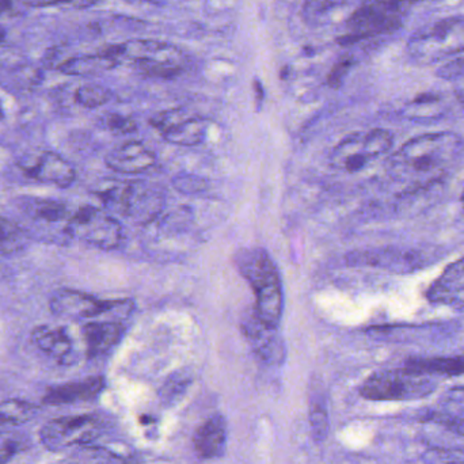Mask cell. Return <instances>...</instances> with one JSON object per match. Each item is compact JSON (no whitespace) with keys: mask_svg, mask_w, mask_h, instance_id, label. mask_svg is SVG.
<instances>
[{"mask_svg":"<svg viewBox=\"0 0 464 464\" xmlns=\"http://www.w3.org/2000/svg\"><path fill=\"white\" fill-rule=\"evenodd\" d=\"M242 333L251 351L267 365H281L285 360L286 349L278 329L267 326L256 316V311L246 314L242 319Z\"/></svg>","mask_w":464,"mask_h":464,"instance_id":"11","label":"cell"},{"mask_svg":"<svg viewBox=\"0 0 464 464\" xmlns=\"http://www.w3.org/2000/svg\"><path fill=\"white\" fill-rule=\"evenodd\" d=\"M406 370L427 376L464 375V356L419 357L405 362Z\"/></svg>","mask_w":464,"mask_h":464,"instance_id":"22","label":"cell"},{"mask_svg":"<svg viewBox=\"0 0 464 464\" xmlns=\"http://www.w3.org/2000/svg\"><path fill=\"white\" fill-rule=\"evenodd\" d=\"M311 428H313L314 435L318 436L319 439L326 436L327 428V414L322 406H313L311 408Z\"/></svg>","mask_w":464,"mask_h":464,"instance_id":"35","label":"cell"},{"mask_svg":"<svg viewBox=\"0 0 464 464\" xmlns=\"http://www.w3.org/2000/svg\"><path fill=\"white\" fill-rule=\"evenodd\" d=\"M100 435V422L92 416L52 420L40 430L41 444L51 452H63L92 443Z\"/></svg>","mask_w":464,"mask_h":464,"instance_id":"10","label":"cell"},{"mask_svg":"<svg viewBox=\"0 0 464 464\" xmlns=\"http://www.w3.org/2000/svg\"><path fill=\"white\" fill-rule=\"evenodd\" d=\"M120 63L109 53L108 49H101L97 53L70 57L59 65V70L70 76H94L108 72L119 67Z\"/></svg>","mask_w":464,"mask_h":464,"instance_id":"20","label":"cell"},{"mask_svg":"<svg viewBox=\"0 0 464 464\" xmlns=\"http://www.w3.org/2000/svg\"><path fill=\"white\" fill-rule=\"evenodd\" d=\"M188 116H189V113L184 111V109H171V111H160V113L152 116L151 120H150V124H151L155 130H160V135H163V133L176 127L179 121H182V120Z\"/></svg>","mask_w":464,"mask_h":464,"instance_id":"29","label":"cell"},{"mask_svg":"<svg viewBox=\"0 0 464 464\" xmlns=\"http://www.w3.org/2000/svg\"><path fill=\"white\" fill-rule=\"evenodd\" d=\"M98 0H26L32 7H52V5H65V7L89 8L97 5Z\"/></svg>","mask_w":464,"mask_h":464,"instance_id":"34","label":"cell"},{"mask_svg":"<svg viewBox=\"0 0 464 464\" xmlns=\"http://www.w3.org/2000/svg\"><path fill=\"white\" fill-rule=\"evenodd\" d=\"M132 300H102L76 289L62 288L49 300L51 313L57 318L94 319L111 313L128 315L133 310Z\"/></svg>","mask_w":464,"mask_h":464,"instance_id":"9","label":"cell"},{"mask_svg":"<svg viewBox=\"0 0 464 464\" xmlns=\"http://www.w3.org/2000/svg\"><path fill=\"white\" fill-rule=\"evenodd\" d=\"M395 2L400 3V5H402L403 7H405V5H409V3L424 2V0H395Z\"/></svg>","mask_w":464,"mask_h":464,"instance_id":"40","label":"cell"},{"mask_svg":"<svg viewBox=\"0 0 464 464\" xmlns=\"http://www.w3.org/2000/svg\"><path fill=\"white\" fill-rule=\"evenodd\" d=\"M111 98H113V92L101 84H83L75 92L76 103L86 109L101 108Z\"/></svg>","mask_w":464,"mask_h":464,"instance_id":"28","label":"cell"},{"mask_svg":"<svg viewBox=\"0 0 464 464\" xmlns=\"http://www.w3.org/2000/svg\"><path fill=\"white\" fill-rule=\"evenodd\" d=\"M132 2L152 3V5H158L160 0H132Z\"/></svg>","mask_w":464,"mask_h":464,"instance_id":"42","label":"cell"},{"mask_svg":"<svg viewBox=\"0 0 464 464\" xmlns=\"http://www.w3.org/2000/svg\"><path fill=\"white\" fill-rule=\"evenodd\" d=\"M234 262L256 294V316L267 326L278 329L283 318L284 294L272 256L262 247H245L235 254Z\"/></svg>","mask_w":464,"mask_h":464,"instance_id":"2","label":"cell"},{"mask_svg":"<svg viewBox=\"0 0 464 464\" xmlns=\"http://www.w3.org/2000/svg\"><path fill=\"white\" fill-rule=\"evenodd\" d=\"M430 302L464 308V258L452 262L427 292Z\"/></svg>","mask_w":464,"mask_h":464,"instance_id":"14","label":"cell"},{"mask_svg":"<svg viewBox=\"0 0 464 464\" xmlns=\"http://www.w3.org/2000/svg\"><path fill=\"white\" fill-rule=\"evenodd\" d=\"M105 387L102 378H87L83 381L70 382L51 387L44 395L45 405H70V403L84 402L94 400Z\"/></svg>","mask_w":464,"mask_h":464,"instance_id":"19","label":"cell"},{"mask_svg":"<svg viewBox=\"0 0 464 464\" xmlns=\"http://www.w3.org/2000/svg\"><path fill=\"white\" fill-rule=\"evenodd\" d=\"M463 147L457 133L417 136L392 155L390 176L408 193L432 187L454 169Z\"/></svg>","mask_w":464,"mask_h":464,"instance_id":"1","label":"cell"},{"mask_svg":"<svg viewBox=\"0 0 464 464\" xmlns=\"http://www.w3.org/2000/svg\"><path fill=\"white\" fill-rule=\"evenodd\" d=\"M435 389L430 376L411 372L403 367L372 373L360 387V394L375 402H394L420 400L432 394Z\"/></svg>","mask_w":464,"mask_h":464,"instance_id":"4","label":"cell"},{"mask_svg":"<svg viewBox=\"0 0 464 464\" xmlns=\"http://www.w3.org/2000/svg\"><path fill=\"white\" fill-rule=\"evenodd\" d=\"M254 89L256 92V102H258V105H261L262 100H264V89H262L261 83L258 81L256 82Z\"/></svg>","mask_w":464,"mask_h":464,"instance_id":"39","label":"cell"},{"mask_svg":"<svg viewBox=\"0 0 464 464\" xmlns=\"http://www.w3.org/2000/svg\"><path fill=\"white\" fill-rule=\"evenodd\" d=\"M174 188L184 195H196L207 189V181L198 176H179L174 179Z\"/></svg>","mask_w":464,"mask_h":464,"instance_id":"32","label":"cell"},{"mask_svg":"<svg viewBox=\"0 0 464 464\" xmlns=\"http://www.w3.org/2000/svg\"><path fill=\"white\" fill-rule=\"evenodd\" d=\"M451 401L464 411V389H454L451 392Z\"/></svg>","mask_w":464,"mask_h":464,"instance_id":"37","label":"cell"},{"mask_svg":"<svg viewBox=\"0 0 464 464\" xmlns=\"http://www.w3.org/2000/svg\"><path fill=\"white\" fill-rule=\"evenodd\" d=\"M411 52L425 62H440L446 57L464 60V18L443 19L420 30L411 40Z\"/></svg>","mask_w":464,"mask_h":464,"instance_id":"8","label":"cell"},{"mask_svg":"<svg viewBox=\"0 0 464 464\" xmlns=\"http://www.w3.org/2000/svg\"><path fill=\"white\" fill-rule=\"evenodd\" d=\"M32 179L54 187L70 188L75 182V168L67 160L53 151H44L33 162L21 166Z\"/></svg>","mask_w":464,"mask_h":464,"instance_id":"12","label":"cell"},{"mask_svg":"<svg viewBox=\"0 0 464 464\" xmlns=\"http://www.w3.org/2000/svg\"><path fill=\"white\" fill-rule=\"evenodd\" d=\"M24 440L14 433L0 432V464H7L24 450Z\"/></svg>","mask_w":464,"mask_h":464,"instance_id":"30","label":"cell"},{"mask_svg":"<svg viewBox=\"0 0 464 464\" xmlns=\"http://www.w3.org/2000/svg\"><path fill=\"white\" fill-rule=\"evenodd\" d=\"M362 256H364L365 264L378 265V266L389 265V267L398 266L400 270L405 266L409 270H413L414 267L421 266L422 264L421 256L413 251H389V253L378 251V253L362 254Z\"/></svg>","mask_w":464,"mask_h":464,"instance_id":"25","label":"cell"},{"mask_svg":"<svg viewBox=\"0 0 464 464\" xmlns=\"http://www.w3.org/2000/svg\"><path fill=\"white\" fill-rule=\"evenodd\" d=\"M32 341L43 353L60 364H68L72 359L75 343L65 327L53 324L35 327L32 333Z\"/></svg>","mask_w":464,"mask_h":464,"instance_id":"16","label":"cell"},{"mask_svg":"<svg viewBox=\"0 0 464 464\" xmlns=\"http://www.w3.org/2000/svg\"><path fill=\"white\" fill-rule=\"evenodd\" d=\"M430 464H464V458L460 457H444L443 459H441L440 457H438V455H435V457H432V460H430Z\"/></svg>","mask_w":464,"mask_h":464,"instance_id":"36","label":"cell"},{"mask_svg":"<svg viewBox=\"0 0 464 464\" xmlns=\"http://www.w3.org/2000/svg\"><path fill=\"white\" fill-rule=\"evenodd\" d=\"M157 162L154 152L140 141H127L111 150L105 158L111 170L125 176L146 173Z\"/></svg>","mask_w":464,"mask_h":464,"instance_id":"13","label":"cell"},{"mask_svg":"<svg viewBox=\"0 0 464 464\" xmlns=\"http://www.w3.org/2000/svg\"><path fill=\"white\" fill-rule=\"evenodd\" d=\"M227 443V424L225 417L217 414L207 420L193 438L196 454L201 459H217L223 457Z\"/></svg>","mask_w":464,"mask_h":464,"instance_id":"18","label":"cell"},{"mask_svg":"<svg viewBox=\"0 0 464 464\" xmlns=\"http://www.w3.org/2000/svg\"><path fill=\"white\" fill-rule=\"evenodd\" d=\"M207 130H208V122L206 120L189 114L162 136L166 141L176 146L195 147L203 143Z\"/></svg>","mask_w":464,"mask_h":464,"instance_id":"23","label":"cell"},{"mask_svg":"<svg viewBox=\"0 0 464 464\" xmlns=\"http://www.w3.org/2000/svg\"><path fill=\"white\" fill-rule=\"evenodd\" d=\"M21 209L33 222L44 223V225H56V223L67 225L71 217L65 203L52 200V198H21Z\"/></svg>","mask_w":464,"mask_h":464,"instance_id":"21","label":"cell"},{"mask_svg":"<svg viewBox=\"0 0 464 464\" xmlns=\"http://www.w3.org/2000/svg\"><path fill=\"white\" fill-rule=\"evenodd\" d=\"M353 67V59L351 57H343L338 60L334 65H333L332 71L327 76V83L333 89H338L343 86V81H345L346 75H348L351 68Z\"/></svg>","mask_w":464,"mask_h":464,"instance_id":"33","label":"cell"},{"mask_svg":"<svg viewBox=\"0 0 464 464\" xmlns=\"http://www.w3.org/2000/svg\"><path fill=\"white\" fill-rule=\"evenodd\" d=\"M403 5L395 0H371L360 5L346 19L345 35L340 38L341 45L390 34L397 32L403 24Z\"/></svg>","mask_w":464,"mask_h":464,"instance_id":"5","label":"cell"},{"mask_svg":"<svg viewBox=\"0 0 464 464\" xmlns=\"http://www.w3.org/2000/svg\"><path fill=\"white\" fill-rule=\"evenodd\" d=\"M103 125L111 132L124 135V133H132L138 130V124L130 117L122 116V114L111 113L103 117Z\"/></svg>","mask_w":464,"mask_h":464,"instance_id":"31","label":"cell"},{"mask_svg":"<svg viewBox=\"0 0 464 464\" xmlns=\"http://www.w3.org/2000/svg\"><path fill=\"white\" fill-rule=\"evenodd\" d=\"M54 464H121L111 452L95 447H81L64 459Z\"/></svg>","mask_w":464,"mask_h":464,"instance_id":"27","label":"cell"},{"mask_svg":"<svg viewBox=\"0 0 464 464\" xmlns=\"http://www.w3.org/2000/svg\"><path fill=\"white\" fill-rule=\"evenodd\" d=\"M106 49L120 64L132 63L136 70L152 78H176L184 71V53L165 41L130 40Z\"/></svg>","mask_w":464,"mask_h":464,"instance_id":"3","label":"cell"},{"mask_svg":"<svg viewBox=\"0 0 464 464\" xmlns=\"http://www.w3.org/2000/svg\"><path fill=\"white\" fill-rule=\"evenodd\" d=\"M65 234L83 240L101 250H114L122 242V226L108 212L92 206H83L71 214Z\"/></svg>","mask_w":464,"mask_h":464,"instance_id":"7","label":"cell"},{"mask_svg":"<svg viewBox=\"0 0 464 464\" xmlns=\"http://www.w3.org/2000/svg\"><path fill=\"white\" fill-rule=\"evenodd\" d=\"M3 117H5V109H3V103L2 101H0V120H2Z\"/></svg>","mask_w":464,"mask_h":464,"instance_id":"43","label":"cell"},{"mask_svg":"<svg viewBox=\"0 0 464 464\" xmlns=\"http://www.w3.org/2000/svg\"><path fill=\"white\" fill-rule=\"evenodd\" d=\"M40 408L22 400H7L0 402V427H15L26 424L37 416Z\"/></svg>","mask_w":464,"mask_h":464,"instance_id":"24","label":"cell"},{"mask_svg":"<svg viewBox=\"0 0 464 464\" xmlns=\"http://www.w3.org/2000/svg\"><path fill=\"white\" fill-rule=\"evenodd\" d=\"M5 27L0 26V44L5 43Z\"/></svg>","mask_w":464,"mask_h":464,"instance_id":"41","label":"cell"},{"mask_svg":"<svg viewBox=\"0 0 464 464\" xmlns=\"http://www.w3.org/2000/svg\"><path fill=\"white\" fill-rule=\"evenodd\" d=\"M462 204H463V207H464V189H463V192H462Z\"/></svg>","mask_w":464,"mask_h":464,"instance_id":"44","label":"cell"},{"mask_svg":"<svg viewBox=\"0 0 464 464\" xmlns=\"http://www.w3.org/2000/svg\"><path fill=\"white\" fill-rule=\"evenodd\" d=\"M29 243L26 232L13 220L0 217V254H15L24 250Z\"/></svg>","mask_w":464,"mask_h":464,"instance_id":"26","label":"cell"},{"mask_svg":"<svg viewBox=\"0 0 464 464\" xmlns=\"http://www.w3.org/2000/svg\"><path fill=\"white\" fill-rule=\"evenodd\" d=\"M394 143L390 130L376 128L364 133H352L330 155L333 168L348 173L364 170L370 163L386 155Z\"/></svg>","mask_w":464,"mask_h":464,"instance_id":"6","label":"cell"},{"mask_svg":"<svg viewBox=\"0 0 464 464\" xmlns=\"http://www.w3.org/2000/svg\"><path fill=\"white\" fill-rule=\"evenodd\" d=\"M165 198L157 188L143 184H130L125 217L139 225H147L157 219L163 209Z\"/></svg>","mask_w":464,"mask_h":464,"instance_id":"15","label":"cell"},{"mask_svg":"<svg viewBox=\"0 0 464 464\" xmlns=\"http://www.w3.org/2000/svg\"><path fill=\"white\" fill-rule=\"evenodd\" d=\"M124 332V326L117 321H95L84 324L82 327V337L87 357L94 359L108 353L121 341Z\"/></svg>","mask_w":464,"mask_h":464,"instance_id":"17","label":"cell"},{"mask_svg":"<svg viewBox=\"0 0 464 464\" xmlns=\"http://www.w3.org/2000/svg\"><path fill=\"white\" fill-rule=\"evenodd\" d=\"M13 10V0H0V16Z\"/></svg>","mask_w":464,"mask_h":464,"instance_id":"38","label":"cell"}]
</instances>
